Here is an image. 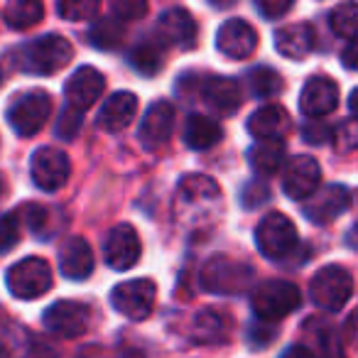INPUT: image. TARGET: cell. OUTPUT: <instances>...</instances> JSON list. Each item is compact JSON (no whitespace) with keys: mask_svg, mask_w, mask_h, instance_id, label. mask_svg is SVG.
<instances>
[{"mask_svg":"<svg viewBox=\"0 0 358 358\" xmlns=\"http://www.w3.org/2000/svg\"><path fill=\"white\" fill-rule=\"evenodd\" d=\"M221 214V189L206 174H187L174 196V219L187 234L211 229Z\"/></svg>","mask_w":358,"mask_h":358,"instance_id":"1","label":"cell"},{"mask_svg":"<svg viewBox=\"0 0 358 358\" xmlns=\"http://www.w3.org/2000/svg\"><path fill=\"white\" fill-rule=\"evenodd\" d=\"M74 57V47L62 35H42L17 52V66L27 74L50 76L64 69Z\"/></svg>","mask_w":358,"mask_h":358,"instance_id":"2","label":"cell"},{"mask_svg":"<svg viewBox=\"0 0 358 358\" xmlns=\"http://www.w3.org/2000/svg\"><path fill=\"white\" fill-rule=\"evenodd\" d=\"M299 304H302V294L297 285L287 280H268L258 285L250 297V307L260 322H280L287 314H292Z\"/></svg>","mask_w":358,"mask_h":358,"instance_id":"3","label":"cell"},{"mask_svg":"<svg viewBox=\"0 0 358 358\" xmlns=\"http://www.w3.org/2000/svg\"><path fill=\"white\" fill-rule=\"evenodd\" d=\"M253 282V268L229 255H214L201 268V287L214 294H241Z\"/></svg>","mask_w":358,"mask_h":358,"instance_id":"4","label":"cell"},{"mask_svg":"<svg viewBox=\"0 0 358 358\" xmlns=\"http://www.w3.org/2000/svg\"><path fill=\"white\" fill-rule=\"evenodd\" d=\"M353 292V278L341 265H327L309 282V297L324 312H338Z\"/></svg>","mask_w":358,"mask_h":358,"instance_id":"5","label":"cell"},{"mask_svg":"<svg viewBox=\"0 0 358 358\" xmlns=\"http://www.w3.org/2000/svg\"><path fill=\"white\" fill-rule=\"evenodd\" d=\"M52 113V99L47 91H27L20 94L8 108V123L20 138H32L45 128Z\"/></svg>","mask_w":358,"mask_h":358,"instance_id":"6","label":"cell"},{"mask_svg":"<svg viewBox=\"0 0 358 358\" xmlns=\"http://www.w3.org/2000/svg\"><path fill=\"white\" fill-rule=\"evenodd\" d=\"M6 285L13 297L17 299H37L52 287V268L45 258H25L15 263L6 275Z\"/></svg>","mask_w":358,"mask_h":358,"instance_id":"7","label":"cell"},{"mask_svg":"<svg viewBox=\"0 0 358 358\" xmlns=\"http://www.w3.org/2000/svg\"><path fill=\"white\" fill-rule=\"evenodd\" d=\"M255 243L265 258L282 260L297 248V229L285 214L273 211L255 229Z\"/></svg>","mask_w":358,"mask_h":358,"instance_id":"8","label":"cell"},{"mask_svg":"<svg viewBox=\"0 0 358 358\" xmlns=\"http://www.w3.org/2000/svg\"><path fill=\"white\" fill-rule=\"evenodd\" d=\"M155 299H157V285L148 278L128 280L120 282L110 292V304L118 309L120 314H125L133 322L150 317V312L155 309Z\"/></svg>","mask_w":358,"mask_h":358,"instance_id":"9","label":"cell"},{"mask_svg":"<svg viewBox=\"0 0 358 358\" xmlns=\"http://www.w3.org/2000/svg\"><path fill=\"white\" fill-rule=\"evenodd\" d=\"M45 322L47 331L57 334V336L64 338H76L81 334H86L91 324V309L81 302H74V299H59L52 307L45 309Z\"/></svg>","mask_w":358,"mask_h":358,"instance_id":"10","label":"cell"},{"mask_svg":"<svg viewBox=\"0 0 358 358\" xmlns=\"http://www.w3.org/2000/svg\"><path fill=\"white\" fill-rule=\"evenodd\" d=\"M71 172L69 157L57 148H40L32 155L30 174L32 182L40 187L42 192H57L66 185Z\"/></svg>","mask_w":358,"mask_h":358,"instance_id":"11","label":"cell"},{"mask_svg":"<svg viewBox=\"0 0 358 358\" xmlns=\"http://www.w3.org/2000/svg\"><path fill=\"white\" fill-rule=\"evenodd\" d=\"M319 185H322V167L317 159L309 155H299V157L289 159L282 177V189L289 199L307 201L314 192H319Z\"/></svg>","mask_w":358,"mask_h":358,"instance_id":"12","label":"cell"},{"mask_svg":"<svg viewBox=\"0 0 358 358\" xmlns=\"http://www.w3.org/2000/svg\"><path fill=\"white\" fill-rule=\"evenodd\" d=\"M106 263L113 270H130L140 260L143 253V243H140L138 231L130 224H118L110 229V234L106 236Z\"/></svg>","mask_w":358,"mask_h":358,"instance_id":"13","label":"cell"},{"mask_svg":"<svg viewBox=\"0 0 358 358\" xmlns=\"http://www.w3.org/2000/svg\"><path fill=\"white\" fill-rule=\"evenodd\" d=\"M157 45L164 47H194L196 42V20L185 8H169L159 15L155 25Z\"/></svg>","mask_w":358,"mask_h":358,"instance_id":"14","label":"cell"},{"mask_svg":"<svg viewBox=\"0 0 358 358\" xmlns=\"http://www.w3.org/2000/svg\"><path fill=\"white\" fill-rule=\"evenodd\" d=\"M216 47L229 59H248L258 47V32L250 22L241 20V17H231L219 27Z\"/></svg>","mask_w":358,"mask_h":358,"instance_id":"15","label":"cell"},{"mask_svg":"<svg viewBox=\"0 0 358 358\" xmlns=\"http://www.w3.org/2000/svg\"><path fill=\"white\" fill-rule=\"evenodd\" d=\"M351 204V194L343 185H329L322 192H314L304 204V216L312 224H331Z\"/></svg>","mask_w":358,"mask_h":358,"instance_id":"16","label":"cell"},{"mask_svg":"<svg viewBox=\"0 0 358 358\" xmlns=\"http://www.w3.org/2000/svg\"><path fill=\"white\" fill-rule=\"evenodd\" d=\"M103 89H106L103 74L99 69H94V66H81V69H76L69 76V81L64 86V94L66 101H69V108H76L84 113L86 108H91L101 99Z\"/></svg>","mask_w":358,"mask_h":358,"instance_id":"17","label":"cell"},{"mask_svg":"<svg viewBox=\"0 0 358 358\" xmlns=\"http://www.w3.org/2000/svg\"><path fill=\"white\" fill-rule=\"evenodd\" d=\"M338 106V86L327 76H312L299 94V110L307 118L317 120L329 115Z\"/></svg>","mask_w":358,"mask_h":358,"instance_id":"18","label":"cell"},{"mask_svg":"<svg viewBox=\"0 0 358 358\" xmlns=\"http://www.w3.org/2000/svg\"><path fill=\"white\" fill-rule=\"evenodd\" d=\"M174 130V106L169 101H155L140 123V143L148 150L162 148Z\"/></svg>","mask_w":358,"mask_h":358,"instance_id":"19","label":"cell"},{"mask_svg":"<svg viewBox=\"0 0 358 358\" xmlns=\"http://www.w3.org/2000/svg\"><path fill=\"white\" fill-rule=\"evenodd\" d=\"M135 113H138V96L130 91H118L110 99H106L99 113V128L106 133H120L133 123Z\"/></svg>","mask_w":358,"mask_h":358,"instance_id":"20","label":"cell"},{"mask_svg":"<svg viewBox=\"0 0 358 358\" xmlns=\"http://www.w3.org/2000/svg\"><path fill=\"white\" fill-rule=\"evenodd\" d=\"M201 99L219 115H234L241 108V86L229 76H211L201 86Z\"/></svg>","mask_w":358,"mask_h":358,"instance_id":"21","label":"cell"},{"mask_svg":"<svg viewBox=\"0 0 358 358\" xmlns=\"http://www.w3.org/2000/svg\"><path fill=\"white\" fill-rule=\"evenodd\" d=\"M275 47L282 57L287 59H304L314 52L317 47V35H314V27L307 22H297V25H285L282 30L275 32Z\"/></svg>","mask_w":358,"mask_h":358,"instance_id":"22","label":"cell"},{"mask_svg":"<svg viewBox=\"0 0 358 358\" xmlns=\"http://www.w3.org/2000/svg\"><path fill=\"white\" fill-rule=\"evenodd\" d=\"M59 268L62 275L69 280H86L94 273V250L81 236H71L59 253Z\"/></svg>","mask_w":358,"mask_h":358,"instance_id":"23","label":"cell"},{"mask_svg":"<svg viewBox=\"0 0 358 358\" xmlns=\"http://www.w3.org/2000/svg\"><path fill=\"white\" fill-rule=\"evenodd\" d=\"M289 130V115L282 106H263L248 118V133L258 140H282Z\"/></svg>","mask_w":358,"mask_h":358,"instance_id":"24","label":"cell"},{"mask_svg":"<svg viewBox=\"0 0 358 358\" xmlns=\"http://www.w3.org/2000/svg\"><path fill=\"white\" fill-rule=\"evenodd\" d=\"M231 329H234V317L229 309L209 307L201 309L194 317V336L196 341L204 343H221L229 338Z\"/></svg>","mask_w":358,"mask_h":358,"instance_id":"25","label":"cell"},{"mask_svg":"<svg viewBox=\"0 0 358 358\" xmlns=\"http://www.w3.org/2000/svg\"><path fill=\"white\" fill-rule=\"evenodd\" d=\"M304 334H307L309 341H312L314 358H346L343 356L341 334H338L329 322L309 319V322L304 324Z\"/></svg>","mask_w":358,"mask_h":358,"instance_id":"26","label":"cell"},{"mask_svg":"<svg viewBox=\"0 0 358 358\" xmlns=\"http://www.w3.org/2000/svg\"><path fill=\"white\" fill-rule=\"evenodd\" d=\"M285 159V143L282 140H258L248 150V162L258 177H270L282 167Z\"/></svg>","mask_w":358,"mask_h":358,"instance_id":"27","label":"cell"},{"mask_svg":"<svg viewBox=\"0 0 358 358\" xmlns=\"http://www.w3.org/2000/svg\"><path fill=\"white\" fill-rule=\"evenodd\" d=\"M221 140V125L206 115H189L185 125V143L192 150H209Z\"/></svg>","mask_w":358,"mask_h":358,"instance_id":"28","label":"cell"},{"mask_svg":"<svg viewBox=\"0 0 358 358\" xmlns=\"http://www.w3.org/2000/svg\"><path fill=\"white\" fill-rule=\"evenodd\" d=\"M45 15V8L37 0H13L6 8V22L13 30H30Z\"/></svg>","mask_w":358,"mask_h":358,"instance_id":"29","label":"cell"},{"mask_svg":"<svg viewBox=\"0 0 358 358\" xmlns=\"http://www.w3.org/2000/svg\"><path fill=\"white\" fill-rule=\"evenodd\" d=\"M128 62L140 74L155 76L162 69V52H159V45L157 42H138V45L130 50Z\"/></svg>","mask_w":358,"mask_h":358,"instance_id":"30","label":"cell"},{"mask_svg":"<svg viewBox=\"0 0 358 358\" xmlns=\"http://www.w3.org/2000/svg\"><path fill=\"white\" fill-rule=\"evenodd\" d=\"M89 42L96 50H115L123 42V25L115 17L96 20L89 30Z\"/></svg>","mask_w":358,"mask_h":358,"instance_id":"31","label":"cell"},{"mask_svg":"<svg viewBox=\"0 0 358 358\" xmlns=\"http://www.w3.org/2000/svg\"><path fill=\"white\" fill-rule=\"evenodd\" d=\"M329 27L336 37H358V3H341L329 15Z\"/></svg>","mask_w":358,"mask_h":358,"instance_id":"32","label":"cell"},{"mask_svg":"<svg viewBox=\"0 0 358 358\" xmlns=\"http://www.w3.org/2000/svg\"><path fill=\"white\" fill-rule=\"evenodd\" d=\"M248 84L258 99H270V96L280 94L282 91V79L275 69L270 66H255L248 74Z\"/></svg>","mask_w":358,"mask_h":358,"instance_id":"33","label":"cell"},{"mask_svg":"<svg viewBox=\"0 0 358 358\" xmlns=\"http://www.w3.org/2000/svg\"><path fill=\"white\" fill-rule=\"evenodd\" d=\"M99 8L101 6L96 0H66V3L57 6V13L69 22H81V20H91L99 13Z\"/></svg>","mask_w":358,"mask_h":358,"instance_id":"34","label":"cell"},{"mask_svg":"<svg viewBox=\"0 0 358 358\" xmlns=\"http://www.w3.org/2000/svg\"><path fill=\"white\" fill-rule=\"evenodd\" d=\"M20 241V214L10 211L0 219V253L10 250Z\"/></svg>","mask_w":358,"mask_h":358,"instance_id":"35","label":"cell"},{"mask_svg":"<svg viewBox=\"0 0 358 358\" xmlns=\"http://www.w3.org/2000/svg\"><path fill=\"white\" fill-rule=\"evenodd\" d=\"M81 123H84V118H81V110L69 108V106H66V108L62 110V115H59V120H57V125H55L57 138H62V140H74L76 135H79V130H81Z\"/></svg>","mask_w":358,"mask_h":358,"instance_id":"36","label":"cell"},{"mask_svg":"<svg viewBox=\"0 0 358 358\" xmlns=\"http://www.w3.org/2000/svg\"><path fill=\"white\" fill-rule=\"evenodd\" d=\"M115 20L123 25V22H138L148 15V3H140V0H118L113 3Z\"/></svg>","mask_w":358,"mask_h":358,"instance_id":"37","label":"cell"},{"mask_svg":"<svg viewBox=\"0 0 358 358\" xmlns=\"http://www.w3.org/2000/svg\"><path fill=\"white\" fill-rule=\"evenodd\" d=\"M268 196H270L268 185H263V179H255V182H250V185L241 192V204H243L245 209H258L263 201H268Z\"/></svg>","mask_w":358,"mask_h":358,"instance_id":"38","label":"cell"},{"mask_svg":"<svg viewBox=\"0 0 358 358\" xmlns=\"http://www.w3.org/2000/svg\"><path fill=\"white\" fill-rule=\"evenodd\" d=\"M292 8V0H260V3H255V10L263 17H268V20H278V17L287 15Z\"/></svg>","mask_w":358,"mask_h":358,"instance_id":"39","label":"cell"},{"mask_svg":"<svg viewBox=\"0 0 358 358\" xmlns=\"http://www.w3.org/2000/svg\"><path fill=\"white\" fill-rule=\"evenodd\" d=\"M17 214H20V221H25V224L30 226L32 231H42V229H45V224H47V209H45V206L27 204V206H22Z\"/></svg>","mask_w":358,"mask_h":358,"instance_id":"40","label":"cell"},{"mask_svg":"<svg viewBox=\"0 0 358 358\" xmlns=\"http://www.w3.org/2000/svg\"><path fill=\"white\" fill-rule=\"evenodd\" d=\"M248 338H250V343H253V346H268V343L275 338V329H270V327H263V329L250 327Z\"/></svg>","mask_w":358,"mask_h":358,"instance_id":"41","label":"cell"},{"mask_svg":"<svg viewBox=\"0 0 358 358\" xmlns=\"http://www.w3.org/2000/svg\"><path fill=\"white\" fill-rule=\"evenodd\" d=\"M341 59H343V66H346V69L358 71V37H353V40L348 42Z\"/></svg>","mask_w":358,"mask_h":358,"instance_id":"42","label":"cell"},{"mask_svg":"<svg viewBox=\"0 0 358 358\" xmlns=\"http://www.w3.org/2000/svg\"><path fill=\"white\" fill-rule=\"evenodd\" d=\"M343 338H346L348 343H358V307L353 309L351 314H348L346 324H343Z\"/></svg>","mask_w":358,"mask_h":358,"instance_id":"43","label":"cell"},{"mask_svg":"<svg viewBox=\"0 0 358 358\" xmlns=\"http://www.w3.org/2000/svg\"><path fill=\"white\" fill-rule=\"evenodd\" d=\"M302 133H304V138H307V143H312V145H322L329 140V130H324L322 125H307Z\"/></svg>","mask_w":358,"mask_h":358,"instance_id":"44","label":"cell"},{"mask_svg":"<svg viewBox=\"0 0 358 358\" xmlns=\"http://www.w3.org/2000/svg\"><path fill=\"white\" fill-rule=\"evenodd\" d=\"M280 358H314L312 351H309L307 346H299V343H294V346L285 348V353Z\"/></svg>","mask_w":358,"mask_h":358,"instance_id":"45","label":"cell"},{"mask_svg":"<svg viewBox=\"0 0 358 358\" xmlns=\"http://www.w3.org/2000/svg\"><path fill=\"white\" fill-rule=\"evenodd\" d=\"M348 110H351V115L358 120V89H353L351 96H348Z\"/></svg>","mask_w":358,"mask_h":358,"instance_id":"46","label":"cell"},{"mask_svg":"<svg viewBox=\"0 0 358 358\" xmlns=\"http://www.w3.org/2000/svg\"><path fill=\"white\" fill-rule=\"evenodd\" d=\"M8 356H10V353H8V346L0 341V358H8Z\"/></svg>","mask_w":358,"mask_h":358,"instance_id":"47","label":"cell"},{"mask_svg":"<svg viewBox=\"0 0 358 358\" xmlns=\"http://www.w3.org/2000/svg\"><path fill=\"white\" fill-rule=\"evenodd\" d=\"M6 194V182H3V177H0V196Z\"/></svg>","mask_w":358,"mask_h":358,"instance_id":"48","label":"cell"},{"mask_svg":"<svg viewBox=\"0 0 358 358\" xmlns=\"http://www.w3.org/2000/svg\"><path fill=\"white\" fill-rule=\"evenodd\" d=\"M0 84H3V71H0Z\"/></svg>","mask_w":358,"mask_h":358,"instance_id":"49","label":"cell"}]
</instances>
